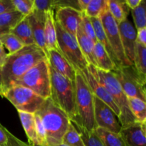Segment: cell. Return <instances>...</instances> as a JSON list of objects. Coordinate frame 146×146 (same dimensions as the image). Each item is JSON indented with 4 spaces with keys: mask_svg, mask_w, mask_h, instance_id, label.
Masks as SVG:
<instances>
[{
    "mask_svg": "<svg viewBox=\"0 0 146 146\" xmlns=\"http://www.w3.org/2000/svg\"><path fill=\"white\" fill-rule=\"evenodd\" d=\"M46 58L45 53L36 44L24 46L19 51L8 55L1 67L0 96L30 68Z\"/></svg>",
    "mask_w": 146,
    "mask_h": 146,
    "instance_id": "cell-1",
    "label": "cell"
},
{
    "mask_svg": "<svg viewBox=\"0 0 146 146\" xmlns=\"http://www.w3.org/2000/svg\"><path fill=\"white\" fill-rule=\"evenodd\" d=\"M41 118L46 132L47 146H56L62 143L64 134L71 123L68 115L55 105L50 98L45 100L35 113Z\"/></svg>",
    "mask_w": 146,
    "mask_h": 146,
    "instance_id": "cell-2",
    "label": "cell"
},
{
    "mask_svg": "<svg viewBox=\"0 0 146 146\" xmlns=\"http://www.w3.org/2000/svg\"><path fill=\"white\" fill-rule=\"evenodd\" d=\"M75 91L76 113L71 122L87 131H94L96 128L94 95L80 71L76 74Z\"/></svg>",
    "mask_w": 146,
    "mask_h": 146,
    "instance_id": "cell-3",
    "label": "cell"
},
{
    "mask_svg": "<svg viewBox=\"0 0 146 146\" xmlns=\"http://www.w3.org/2000/svg\"><path fill=\"white\" fill-rule=\"evenodd\" d=\"M88 68L108 90L114 103L118 106L120 111V115L118 119L121 127L126 126L136 122L135 118L130 110L128 98L124 94L113 73L111 71H102L90 64Z\"/></svg>",
    "mask_w": 146,
    "mask_h": 146,
    "instance_id": "cell-4",
    "label": "cell"
},
{
    "mask_svg": "<svg viewBox=\"0 0 146 146\" xmlns=\"http://www.w3.org/2000/svg\"><path fill=\"white\" fill-rule=\"evenodd\" d=\"M51 95L50 98L54 104L61 108L69 118L70 121L76 113L75 82L54 71L49 66Z\"/></svg>",
    "mask_w": 146,
    "mask_h": 146,
    "instance_id": "cell-5",
    "label": "cell"
},
{
    "mask_svg": "<svg viewBox=\"0 0 146 146\" xmlns=\"http://www.w3.org/2000/svg\"><path fill=\"white\" fill-rule=\"evenodd\" d=\"M16 86L29 88L45 100L50 98L51 82L48 59L40 61L30 68L11 85V88Z\"/></svg>",
    "mask_w": 146,
    "mask_h": 146,
    "instance_id": "cell-6",
    "label": "cell"
},
{
    "mask_svg": "<svg viewBox=\"0 0 146 146\" xmlns=\"http://www.w3.org/2000/svg\"><path fill=\"white\" fill-rule=\"evenodd\" d=\"M57 44L61 55L68 61L76 71H83L88 68V62L84 58L76 38L64 31L55 21Z\"/></svg>",
    "mask_w": 146,
    "mask_h": 146,
    "instance_id": "cell-7",
    "label": "cell"
},
{
    "mask_svg": "<svg viewBox=\"0 0 146 146\" xmlns=\"http://www.w3.org/2000/svg\"><path fill=\"white\" fill-rule=\"evenodd\" d=\"M111 72L115 75L127 98H138L146 101V80L138 74L133 66L118 67Z\"/></svg>",
    "mask_w": 146,
    "mask_h": 146,
    "instance_id": "cell-8",
    "label": "cell"
},
{
    "mask_svg": "<svg viewBox=\"0 0 146 146\" xmlns=\"http://www.w3.org/2000/svg\"><path fill=\"white\" fill-rule=\"evenodd\" d=\"M1 97L7 98L18 111L32 114L38 111L45 101L31 90L19 86L9 88Z\"/></svg>",
    "mask_w": 146,
    "mask_h": 146,
    "instance_id": "cell-9",
    "label": "cell"
},
{
    "mask_svg": "<svg viewBox=\"0 0 146 146\" xmlns=\"http://www.w3.org/2000/svg\"><path fill=\"white\" fill-rule=\"evenodd\" d=\"M104 31L106 33L108 41L112 48L113 51L118 60L120 66H131L125 57L121 43V36L118 29V23L115 21L108 11V8L100 17Z\"/></svg>",
    "mask_w": 146,
    "mask_h": 146,
    "instance_id": "cell-10",
    "label": "cell"
},
{
    "mask_svg": "<svg viewBox=\"0 0 146 146\" xmlns=\"http://www.w3.org/2000/svg\"><path fill=\"white\" fill-rule=\"evenodd\" d=\"M94 103L96 128H102L114 133H119L121 125L111 108L95 96H94Z\"/></svg>",
    "mask_w": 146,
    "mask_h": 146,
    "instance_id": "cell-11",
    "label": "cell"
},
{
    "mask_svg": "<svg viewBox=\"0 0 146 146\" xmlns=\"http://www.w3.org/2000/svg\"><path fill=\"white\" fill-rule=\"evenodd\" d=\"M55 10V21L64 31L76 37L81 22L82 12L72 7H57Z\"/></svg>",
    "mask_w": 146,
    "mask_h": 146,
    "instance_id": "cell-12",
    "label": "cell"
},
{
    "mask_svg": "<svg viewBox=\"0 0 146 146\" xmlns=\"http://www.w3.org/2000/svg\"><path fill=\"white\" fill-rule=\"evenodd\" d=\"M80 72L83 74L84 77L85 78L86 81L89 86L94 96L99 98L103 102L105 103L107 106H108L111 108V110L113 111L115 115L118 118L120 115L119 109L114 103L112 96L109 94L108 90L106 88V87L98 81L97 77L94 74H93L88 70V68L83 71H80Z\"/></svg>",
    "mask_w": 146,
    "mask_h": 146,
    "instance_id": "cell-13",
    "label": "cell"
},
{
    "mask_svg": "<svg viewBox=\"0 0 146 146\" xmlns=\"http://www.w3.org/2000/svg\"><path fill=\"white\" fill-rule=\"evenodd\" d=\"M118 26L124 54L131 65L133 66L136 44V30L128 19L118 23Z\"/></svg>",
    "mask_w": 146,
    "mask_h": 146,
    "instance_id": "cell-14",
    "label": "cell"
},
{
    "mask_svg": "<svg viewBox=\"0 0 146 146\" xmlns=\"http://www.w3.org/2000/svg\"><path fill=\"white\" fill-rule=\"evenodd\" d=\"M146 121L121 127L119 135L125 146H146Z\"/></svg>",
    "mask_w": 146,
    "mask_h": 146,
    "instance_id": "cell-15",
    "label": "cell"
},
{
    "mask_svg": "<svg viewBox=\"0 0 146 146\" xmlns=\"http://www.w3.org/2000/svg\"><path fill=\"white\" fill-rule=\"evenodd\" d=\"M27 17L31 27L34 43L36 45L43 50L48 58V51L46 48L45 38H44V26H45L46 20L45 12L34 9V11Z\"/></svg>",
    "mask_w": 146,
    "mask_h": 146,
    "instance_id": "cell-16",
    "label": "cell"
},
{
    "mask_svg": "<svg viewBox=\"0 0 146 146\" xmlns=\"http://www.w3.org/2000/svg\"><path fill=\"white\" fill-rule=\"evenodd\" d=\"M48 61L49 66L54 71L72 82H75L76 71L59 51L56 50L48 51Z\"/></svg>",
    "mask_w": 146,
    "mask_h": 146,
    "instance_id": "cell-17",
    "label": "cell"
},
{
    "mask_svg": "<svg viewBox=\"0 0 146 146\" xmlns=\"http://www.w3.org/2000/svg\"><path fill=\"white\" fill-rule=\"evenodd\" d=\"M76 38L78 41L80 49L88 64L97 68V63L96 61L95 54H94L95 43L84 34L81 25L78 27V29H77Z\"/></svg>",
    "mask_w": 146,
    "mask_h": 146,
    "instance_id": "cell-18",
    "label": "cell"
},
{
    "mask_svg": "<svg viewBox=\"0 0 146 146\" xmlns=\"http://www.w3.org/2000/svg\"><path fill=\"white\" fill-rule=\"evenodd\" d=\"M45 14L46 20L45 26H44V38H45L46 48L48 51L50 50L58 51L55 19H54V10L46 11Z\"/></svg>",
    "mask_w": 146,
    "mask_h": 146,
    "instance_id": "cell-19",
    "label": "cell"
},
{
    "mask_svg": "<svg viewBox=\"0 0 146 146\" xmlns=\"http://www.w3.org/2000/svg\"><path fill=\"white\" fill-rule=\"evenodd\" d=\"M90 19H91L93 27H94V32H95L97 41L99 42L100 44L104 47V48L106 49V52L108 53L109 56L111 57L113 62L115 64L117 68L121 67L120 66V64L119 63H118V60H117L116 57H115V54H114L112 48H111V45H110L109 42H108V38H107L106 35L105 31H104V27H103L102 26V23H101V19L90 18Z\"/></svg>",
    "mask_w": 146,
    "mask_h": 146,
    "instance_id": "cell-20",
    "label": "cell"
},
{
    "mask_svg": "<svg viewBox=\"0 0 146 146\" xmlns=\"http://www.w3.org/2000/svg\"><path fill=\"white\" fill-rule=\"evenodd\" d=\"M18 113L26 135L28 138L29 145L31 146H41L36 131L34 114L21 111H18Z\"/></svg>",
    "mask_w": 146,
    "mask_h": 146,
    "instance_id": "cell-21",
    "label": "cell"
},
{
    "mask_svg": "<svg viewBox=\"0 0 146 146\" xmlns=\"http://www.w3.org/2000/svg\"><path fill=\"white\" fill-rule=\"evenodd\" d=\"M94 54L97 63V68L100 70L113 71L117 68L104 47L98 41L94 45Z\"/></svg>",
    "mask_w": 146,
    "mask_h": 146,
    "instance_id": "cell-22",
    "label": "cell"
},
{
    "mask_svg": "<svg viewBox=\"0 0 146 146\" xmlns=\"http://www.w3.org/2000/svg\"><path fill=\"white\" fill-rule=\"evenodd\" d=\"M9 32L14 34L21 41L24 46L35 44L31 27L27 17H24L13 29L10 30Z\"/></svg>",
    "mask_w": 146,
    "mask_h": 146,
    "instance_id": "cell-23",
    "label": "cell"
},
{
    "mask_svg": "<svg viewBox=\"0 0 146 146\" xmlns=\"http://www.w3.org/2000/svg\"><path fill=\"white\" fill-rule=\"evenodd\" d=\"M108 8L110 14L118 24L126 19L131 11L125 1L123 0H108Z\"/></svg>",
    "mask_w": 146,
    "mask_h": 146,
    "instance_id": "cell-24",
    "label": "cell"
},
{
    "mask_svg": "<svg viewBox=\"0 0 146 146\" xmlns=\"http://www.w3.org/2000/svg\"><path fill=\"white\" fill-rule=\"evenodd\" d=\"M94 132L104 146H125L119 133H114L102 128H95Z\"/></svg>",
    "mask_w": 146,
    "mask_h": 146,
    "instance_id": "cell-25",
    "label": "cell"
},
{
    "mask_svg": "<svg viewBox=\"0 0 146 146\" xmlns=\"http://www.w3.org/2000/svg\"><path fill=\"white\" fill-rule=\"evenodd\" d=\"M133 66L140 76L146 80V46L136 42Z\"/></svg>",
    "mask_w": 146,
    "mask_h": 146,
    "instance_id": "cell-26",
    "label": "cell"
},
{
    "mask_svg": "<svg viewBox=\"0 0 146 146\" xmlns=\"http://www.w3.org/2000/svg\"><path fill=\"white\" fill-rule=\"evenodd\" d=\"M25 17L17 11H7L0 14V29L9 31Z\"/></svg>",
    "mask_w": 146,
    "mask_h": 146,
    "instance_id": "cell-27",
    "label": "cell"
},
{
    "mask_svg": "<svg viewBox=\"0 0 146 146\" xmlns=\"http://www.w3.org/2000/svg\"><path fill=\"white\" fill-rule=\"evenodd\" d=\"M0 44L8 51L9 55L14 54L24 46L21 41L14 34L9 32L0 35Z\"/></svg>",
    "mask_w": 146,
    "mask_h": 146,
    "instance_id": "cell-28",
    "label": "cell"
},
{
    "mask_svg": "<svg viewBox=\"0 0 146 146\" xmlns=\"http://www.w3.org/2000/svg\"><path fill=\"white\" fill-rule=\"evenodd\" d=\"M128 104L136 122L146 121V103L138 98H128Z\"/></svg>",
    "mask_w": 146,
    "mask_h": 146,
    "instance_id": "cell-29",
    "label": "cell"
},
{
    "mask_svg": "<svg viewBox=\"0 0 146 146\" xmlns=\"http://www.w3.org/2000/svg\"><path fill=\"white\" fill-rule=\"evenodd\" d=\"M107 9L108 0H90L84 13L89 18H100Z\"/></svg>",
    "mask_w": 146,
    "mask_h": 146,
    "instance_id": "cell-30",
    "label": "cell"
},
{
    "mask_svg": "<svg viewBox=\"0 0 146 146\" xmlns=\"http://www.w3.org/2000/svg\"><path fill=\"white\" fill-rule=\"evenodd\" d=\"M133 21L135 23V30L146 28V1L141 0V2L136 8L131 9Z\"/></svg>",
    "mask_w": 146,
    "mask_h": 146,
    "instance_id": "cell-31",
    "label": "cell"
},
{
    "mask_svg": "<svg viewBox=\"0 0 146 146\" xmlns=\"http://www.w3.org/2000/svg\"><path fill=\"white\" fill-rule=\"evenodd\" d=\"M62 144L66 146H85L79 133L71 122L63 137Z\"/></svg>",
    "mask_w": 146,
    "mask_h": 146,
    "instance_id": "cell-32",
    "label": "cell"
},
{
    "mask_svg": "<svg viewBox=\"0 0 146 146\" xmlns=\"http://www.w3.org/2000/svg\"><path fill=\"white\" fill-rule=\"evenodd\" d=\"M74 125L76 129L77 130V131L79 133L85 146H104L101 140L98 138L96 133L94 132V131L89 132V131H87L86 130L81 128V127L74 125Z\"/></svg>",
    "mask_w": 146,
    "mask_h": 146,
    "instance_id": "cell-33",
    "label": "cell"
},
{
    "mask_svg": "<svg viewBox=\"0 0 146 146\" xmlns=\"http://www.w3.org/2000/svg\"><path fill=\"white\" fill-rule=\"evenodd\" d=\"M16 11L27 17L34 11V0H11Z\"/></svg>",
    "mask_w": 146,
    "mask_h": 146,
    "instance_id": "cell-34",
    "label": "cell"
},
{
    "mask_svg": "<svg viewBox=\"0 0 146 146\" xmlns=\"http://www.w3.org/2000/svg\"><path fill=\"white\" fill-rule=\"evenodd\" d=\"M80 25H81V27L83 29V31H84V34L96 44L97 42V39L96 37L95 32H94L92 23H91L89 17H87L84 12H82L81 22Z\"/></svg>",
    "mask_w": 146,
    "mask_h": 146,
    "instance_id": "cell-35",
    "label": "cell"
},
{
    "mask_svg": "<svg viewBox=\"0 0 146 146\" xmlns=\"http://www.w3.org/2000/svg\"><path fill=\"white\" fill-rule=\"evenodd\" d=\"M34 9L42 12L55 10V0H34Z\"/></svg>",
    "mask_w": 146,
    "mask_h": 146,
    "instance_id": "cell-36",
    "label": "cell"
},
{
    "mask_svg": "<svg viewBox=\"0 0 146 146\" xmlns=\"http://www.w3.org/2000/svg\"><path fill=\"white\" fill-rule=\"evenodd\" d=\"M7 143L5 146H31L29 144L23 142L22 141L17 138L14 136L12 133L9 132L7 129Z\"/></svg>",
    "mask_w": 146,
    "mask_h": 146,
    "instance_id": "cell-37",
    "label": "cell"
},
{
    "mask_svg": "<svg viewBox=\"0 0 146 146\" xmlns=\"http://www.w3.org/2000/svg\"><path fill=\"white\" fill-rule=\"evenodd\" d=\"M11 11H15L11 0H0V14Z\"/></svg>",
    "mask_w": 146,
    "mask_h": 146,
    "instance_id": "cell-38",
    "label": "cell"
},
{
    "mask_svg": "<svg viewBox=\"0 0 146 146\" xmlns=\"http://www.w3.org/2000/svg\"><path fill=\"white\" fill-rule=\"evenodd\" d=\"M136 42L146 46V28L136 31Z\"/></svg>",
    "mask_w": 146,
    "mask_h": 146,
    "instance_id": "cell-39",
    "label": "cell"
},
{
    "mask_svg": "<svg viewBox=\"0 0 146 146\" xmlns=\"http://www.w3.org/2000/svg\"><path fill=\"white\" fill-rule=\"evenodd\" d=\"M7 143V128L0 123V146H5Z\"/></svg>",
    "mask_w": 146,
    "mask_h": 146,
    "instance_id": "cell-40",
    "label": "cell"
},
{
    "mask_svg": "<svg viewBox=\"0 0 146 146\" xmlns=\"http://www.w3.org/2000/svg\"><path fill=\"white\" fill-rule=\"evenodd\" d=\"M8 55V53L6 52L4 46L2 45H0V66L1 67H2L5 63Z\"/></svg>",
    "mask_w": 146,
    "mask_h": 146,
    "instance_id": "cell-41",
    "label": "cell"
},
{
    "mask_svg": "<svg viewBox=\"0 0 146 146\" xmlns=\"http://www.w3.org/2000/svg\"><path fill=\"white\" fill-rule=\"evenodd\" d=\"M141 2V0H125V3H126L127 6L131 10L136 8Z\"/></svg>",
    "mask_w": 146,
    "mask_h": 146,
    "instance_id": "cell-42",
    "label": "cell"
},
{
    "mask_svg": "<svg viewBox=\"0 0 146 146\" xmlns=\"http://www.w3.org/2000/svg\"><path fill=\"white\" fill-rule=\"evenodd\" d=\"M90 2V0H78V4L79 7L80 11L81 12H85L86 9L87 8V6L88 5Z\"/></svg>",
    "mask_w": 146,
    "mask_h": 146,
    "instance_id": "cell-43",
    "label": "cell"
},
{
    "mask_svg": "<svg viewBox=\"0 0 146 146\" xmlns=\"http://www.w3.org/2000/svg\"><path fill=\"white\" fill-rule=\"evenodd\" d=\"M1 86V67L0 66V89Z\"/></svg>",
    "mask_w": 146,
    "mask_h": 146,
    "instance_id": "cell-44",
    "label": "cell"
},
{
    "mask_svg": "<svg viewBox=\"0 0 146 146\" xmlns=\"http://www.w3.org/2000/svg\"><path fill=\"white\" fill-rule=\"evenodd\" d=\"M5 32H9V31H4V30H2V29H0V35H1V34H3V33H5ZM0 45H1V44H0Z\"/></svg>",
    "mask_w": 146,
    "mask_h": 146,
    "instance_id": "cell-45",
    "label": "cell"
},
{
    "mask_svg": "<svg viewBox=\"0 0 146 146\" xmlns=\"http://www.w3.org/2000/svg\"><path fill=\"white\" fill-rule=\"evenodd\" d=\"M56 146H66V145H64V144H60V145H56Z\"/></svg>",
    "mask_w": 146,
    "mask_h": 146,
    "instance_id": "cell-46",
    "label": "cell"
}]
</instances>
